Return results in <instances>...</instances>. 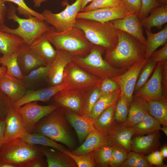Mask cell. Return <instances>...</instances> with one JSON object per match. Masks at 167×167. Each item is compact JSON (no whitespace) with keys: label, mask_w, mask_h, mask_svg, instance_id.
Returning <instances> with one entry per match:
<instances>
[{"label":"cell","mask_w":167,"mask_h":167,"mask_svg":"<svg viewBox=\"0 0 167 167\" xmlns=\"http://www.w3.org/2000/svg\"><path fill=\"white\" fill-rule=\"evenodd\" d=\"M118 42L113 48L105 50L104 59L112 66L128 69L144 60L145 45L130 34L117 29Z\"/></svg>","instance_id":"cell-1"},{"label":"cell","mask_w":167,"mask_h":167,"mask_svg":"<svg viewBox=\"0 0 167 167\" xmlns=\"http://www.w3.org/2000/svg\"><path fill=\"white\" fill-rule=\"evenodd\" d=\"M33 133L46 136L70 149L75 146L65 117V109L61 106L40 120L34 126Z\"/></svg>","instance_id":"cell-2"},{"label":"cell","mask_w":167,"mask_h":167,"mask_svg":"<svg viewBox=\"0 0 167 167\" xmlns=\"http://www.w3.org/2000/svg\"><path fill=\"white\" fill-rule=\"evenodd\" d=\"M16 11V8L11 4L7 9L6 15L8 19L18 23V27L12 29L3 24L0 25V30L19 36L29 45L37 38L54 28L45 21L35 16L20 18L17 15Z\"/></svg>","instance_id":"cell-3"},{"label":"cell","mask_w":167,"mask_h":167,"mask_svg":"<svg viewBox=\"0 0 167 167\" xmlns=\"http://www.w3.org/2000/svg\"><path fill=\"white\" fill-rule=\"evenodd\" d=\"M44 34L56 49L66 51L74 56L85 55L94 46L82 30L76 26L59 32H56L54 28Z\"/></svg>","instance_id":"cell-4"},{"label":"cell","mask_w":167,"mask_h":167,"mask_svg":"<svg viewBox=\"0 0 167 167\" xmlns=\"http://www.w3.org/2000/svg\"><path fill=\"white\" fill-rule=\"evenodd\" d=\"M75 26L82 30L88 40L94 45L106 50L113 48L117 44V29L113 27L111 21L103 23L76 19Z\"/></svg>","instance_id":"cell-5"},{"label":"cell","mask_w":167,"mask_h":167,"mask_svg":"<svg viewBox=\"0 0 167 167\" xmlns=\"http://www.w3.org/2000/svg\"><path fill=\"white\" fill-rule=\"evenodd\" d=\"M43 156L39 148L22 138L4 141L0 148V160L18 167H24L30 161Z\"/></svg>","instance_id":"cell-6"},{"label":"cell","mask_w":167,"mask_h":167,"mask_svg":"<svg viewBox=\"0 0 167 167\" xmlns=\"http://www.w3.org/2000/svg\"><path fill=\"white\" fill-rule=\"evenodd\" d=\"M105 51L101 47L94 45L85 55L74 56L72 61L89 73L100 78L117 76L127 70L116 68L110 65L102 57Z\"/></svg>","instance_id":"cell-7"},{"label":"cell","mask_w":167,"mask_h":167,"mask_svg":"<svg viewBox=\"0 0 167 167\" xmlns=\"http://www.w3.org/2000/svg\"><path fill=\"white\" fill-rule=\"evenodd\" d=\"M82 2V0H76L58 13H53L50 10L45 9L41 13L44 21L53 26L56 32H63L75 26L76 16L81 11Z\"/></svg>","instance_id":"cell-8"},{"label":"cell","mask_w":167,"mask_h":167,"mask_svg":"<svg viewBox=\"0 0 167 167\" xmlns=\"http://www.w3.org/2000/svg\"><path fill=\"white\" fill-rule=\"evenodd\" d=\"M101 79L90 74L72 61L65 69L62 81L67 84V89L85 91L96 85Z\"/></svg>","instance_id":"cell-9"},{"label":"cell","mask_w":167,"mask_h":167,"mask_svg":"<svg viewBox=\"0 0 167 167\" xmlns=\"http://www.w3.org/2000/svg\"><path fill=\"white\" fill-rule=\"evenodd\" d=\"M60 107L55 103L41 105L35 101L16 108L22 117L26 131L28 133H32L34 126L40 120Z\"/></svg>","instance_id":"cell-10"},{"label":"cell","mask_w":167,"mask_h":167,"mask_svg":"<svg viewBox=\"0 0 167 167\" xmlns=\"http://www.w3.org/2000/svg\"><path fill=\"white\" fill-rule=\"evenodd\" d=\"M148 60L139 62L122 74L110 78L118 85L120 95L126 98L129 105L133 98L134 90L140 72Z\"/></svg>","instance_id":"cell-11"},{"label":"cell","mask_w":167,"mask_h":167,"mask_svg":"<svg viewBox=\"0 0 167 167\" xmlns=\"http://www.w3.org/2000/svg\"><path fill=\"white\" fill-rule=\"evenodd\" d=\"M155 69L150 78L135 93L134 96L142 98L147 102L164 99L161 84V62L157 63Z\"/></svg>","instance_id":"cell-12"},{"label":"cell","mask_w":167,"mask_h":167,"mask_svg":"<svg viewBox=\"0 0 167 167\" xmlns=\"http://www.w3.org/2000/svg\"><path fill=\"white\" fill-rule=\"evenodd\" d=\"M129 14L121 2L119 5L116 6L79 12L77 14L76 19H90L103 23L121 19Z\"/></svg>","instance_id":"cell-13"},{"label":"cell","mask_w":167,"mask_h":167,"mask_svg":"<svg viewBox=\"0 0 167 167\" xmlns=\"http://www.w3.org/2000/svg\"><path fill=\"white\" fill-rule=\"evenodd\" d=\"M67 88L64 81L58 85L36 90H27L24 96L19 100L13 103V107L17 108L27 103L33 101L46 102L60 91Z\"/></svg>","instance_id":"cell-14"},{"label":"cell","mask_w":167,"mask_h":167,"mask_svg":"<svg viewBox=\"0 0 167 167\" xmlns=\"http://www.w3.org/2000/svg\"><path fill=\"white\" fill-rule=\"evenodd\" d=\"M17 60L24 76L40 66H50L44 58L30 48L29 45L26 43L23 44L18 51Z\"/></svg>","instance_id":"cell-15"},{"label":"cell","mask_w":167,"mask_h":167,"mask_svg":"<svg viewBox=\"0 0 167 167\" xmlns=\"http://www.w3.org/2000/svg\"><path fill=\"white\" fill-rule=\"evenodd\" d=\"M84 92L65 88L58 92L52 98L54 103L80 115Z\"/></svg>","instance_id":"cell-16"},{"label":"cell","mask_w":167,"mask_h":167,"mask_svg":"<svg viewBox=\"0 0 167 167\" xmlns=\"http://www.w3.org/2000/svg\"><path fill=\"white\" fill-rule=\"evenodd\" d=\"M57 50L56 57L50 65L47 78L50 86L57 85L62 82L65 69L68 64L72 61L74 56L66 51Z\"/></svg>","instance_id":"cell-17"},{"label":"cell","mask_w":167,"mask_h":167,"mask_svg":"<svg viewBox=\"0 0 167 167\" xmlns=\"http://www.w3.org/2000/svg\"><path fill=\"white\" fill-rule=\"evenodd\" d=\"M5 122L4 141L22 138L27 132L20 114L16 109L13 106L6 115Z\"/></svg>","instance_id":"cell-18"},{"label":"cell","mask_w":167,"mask_h":167,"mask_svg":"<svg viewBox=\"0 0 167 167\" xmlns=\"http://www.w3.org/2000/svg\"><path fill=\"white\" fill-rule=\"evenodd\" d=\"M111 21L115 28L126 32L145 45L146 39L143 35V26L137 15L129 14L123 18Z\"/></svg>","instance_id":"cell-19"},{"label":"cell","mask_w":167,"mask_h":167,"mask_svg":"<svg viewBox=\"0 0 167 167\" xmlns=\"http://www.w3.org/2000/svg\"><path fill=\"white\" fill-rule=\"evenodd\" d=\"M66 119L74 128L80 143L88 134L95 129L93 122L89 118L65 109Z\"/></svg>","instance_id":"cell-20"},{"label":"cell","mask_w":167,"mask_h":167,"mask_svg":"<svg viewBox=\"0 0 167 167\" xmlns=\"http://www.w3.org/2000/svg\"><path fill=\"white\" fill-rule=\"evenodd\" d=\"M27 90L21 80L10 76L6 73L0 78V90L12 103L21 99Z\"/></svg>","instance_id":"cell-21"},{"label":"cell","mask_w":167,"mask_h":167,"mask_svg":"<svg viewBox=\"0 0 167 167\" xmlns=\"http://www.w3.org/2000/svg\"><path fill=\"white\" fill-rule=\"evenodd\" d=\"M135 134L133 127H128L123 124H115L107 135L111 146H118L129 152L131 149L132 138Z\"/></svg>","instance_id":"cell-22"},{"label":"cell","mask_w":167,"mask_h":167,"mask_svg":"<svg viewBox=\"0 0 167 167\" xmlns=\"http://www.w3.org/2000/svg\"><path fill=\"white\" fill-rule=\"evenodd\" d=\"M108 145H111L108 137L95 129L88 134L80 146L70 152L75 155H83L101 147Z\"/></svg>","instance_id":"cell-23"},{"label":"cell","mask_w":167,"mask_h":167,"mask_svg":"<svg viewBox=\"0 0 167 167\" xmlns=\"http://www.w3.org/2000/svg\"><path fill=\"white\" fill-rule=\"evenodd\" d=\"M39 148L46 158L48 167H77L74 161L68 155L56 149L41 145Z\"/></svg>","instance_id":"cell-24"},{"label":"cell","mask_w":167,"mask_h":167,"mask_svg":"<svg viewBox=\"0 0 167 167\" xmlns=\"http://www.w3.org/2000/svg\"><path fill=\"white\" fill-rule=\"evenodd\" d=\"M130 106L127 118L123 124L128 127H133L148 113V103L144 99L134 96Z\"/></svg>","instance_id":"cell-25"},{"label":"cell","mask_w":167,"mask_h":167,"mask_svg":"<svg viewBox=\"0 0 167 167\" xmlns=\"http://www.w3.org/2000/svg\"><path fill=\"white\" fill-rule=\"evenodd\" d=\"M159 138V131L146 136L136 137L131 140V149L139 153L152 152L158 147Z\"/></svg>","instance_id":"cell-26"},{"label":"cell","mask_w":167,"mask_h":167,"mask_svg":"<svg viewBox=\"0 0 167 167\" xmlns=\"http://www.w3.org/2000/svg\"><path fill=\"white\" fill-rule=\"evenodd\" d=\"M51 44L44 34L36 39L30 46L50 65L56 58L57 53V49H54Z\"/></svg>","instance_id":"cell-27"},{"label":"cell","mask_w":167,"mask_h":167,"mask_svg":"<svg viewBox=\"0 0 167 167\" xmlns=\"http://www.w3.org/2000/svg\"><path fill=\"white\" fill-rule=\"evenodd\" d=\"M147 39L145 44V59L148 60L155 50L167 42V25L160 31L153 33L151 30L145 29Z\"/></svg>","instance_id":"cell-28"},{"label":"cell","mask_w":167,"mask_h":167,"mask_svg":"<svg viewBox=\"0 0 167 167\" xmlns=\"http://www.w3.org/2000/svg\"><path fill=\"white\" fill-rule=\"evenodd\" d=\"M151 14L140 20L142 26L145 29L151 30L155 27L162 28L163 25L167 22V5H161L152 9Z\"/></svg>","instance_id":"cell-29"},{"label":"cell","mask_w":167,"mask_h":167,"mask_svg":"<svg viewBox=\"0 0 167 167\" xmlns=\"http://www.w3.org/2000/svg\"><path fill=\"white\" fill-rule=\"evenodd\" d=\"M117 101L104 110L93 122L95 129L104 135H107L115 124L114 113Z\"/></svg>","instance_id":"cell-30"},{"label":"cell","mask_w":167,"mask_h":167,"mask_svg":"<svg viewBox=\"0 0 167 167\" xmlns=\"http://www.w3.org/2000/svg\"><path fill=\"white\" fill-rule=\"evenodd\" d=\"M24 43L19 36L0 30V54L2 55L18 52Z\"/></svg>","instance_id":"cell-31"},{"label":"cell","mask_w":167,"mask_h":167,"mask_svg":"<svg viewBox=\"0 0 167 167\" xmlns=\"http://www.w3.org/2000/svg\"><path fill=\"white\" fill-rule=\"evenodd\" d=\"M120 94V88L111 93L100 95L92 109L90 119L94 122L105 109L117 101Z\"/></svg>","instance_id":"cell-32"},{"label":"cell","mask_w":167,"mask_h":167,"mask_svg":"<svg viewBox=\"0 0 167 167\" xmlns=\"http://www.w3.org/2000/svg\"><path fill=\"white\" fill-rule=\"evenodd\" d=\"M22 138L30 144L51 148L66 154L69 151L65 147L58 143L56 141L41 134L27 132Z\"/></svg>","instance_id":"cell-33"},{"label":"cell","mask_w":167,"mask_h":167,"mask_svg":"<svg viewBox=\"0 0 167 167\" xmlns=\"http://www.w3.org/2000/svg\"><path fill=\"white\" fill-rule=\"evenodd\" d=\"M149 114L163 126H167V101L163 99L148 102Z\"/></svg>","instance_id":"cell-34"},{"label":"cell","mask_w":167,"mask_h":167,"mask_svg":"<svg viewBox=\"0 0 167 167\" xmlns=\"http://www.w3.org/2000/svg\"><path fill=\"white\" fill-rule=\"evenodd\" d=\"M100 96L97 85L84 92L80 111V115L90 119L93 108Z\"/></svg>","instance_id":"cell-35"},{"label":"cell","mask_w":167,"mask_h":167,"mask_svg":"<svg viewBox=\"0 0 167 167\" xmlns=\"http://www.w3.org/2000/svg\"><path fill=\"white\" fill-rule=\"evenodd\" d=\"M18 53V52H16L9 54L2 55L1 57L0 63L1 66L6 67V73L7 74L22 80L24 75L17 62Z\"/></svg>","instance_id":"cell-36"},{"label":"cell","mask_w":167,"mask_h":167,"mask_svg":"<svg viewBox=\"0 0 167 167\" xmlns=\"http://www.w3.org/2000/svg\"><path fill=\"white\" fill-rule=\"evenodd\" d=\"M160 124L149 113L134 126L135 134L142 135L151 134L160 130Z\"/></svg>","instance_id":"cell-37"},{"label":"cell","mask_w":167,"mask_h":167,"mask_svg":"<svg viewBox=\"0 0 167 167\" xmlns=\"http://www.w3.org/2000/svg\"><path fill=\"white\" fill-rule=\"evenodd\" d=\"M112 146L108 145L101 147L91 152L93 161L96 166L107 167L110 165Z\"/></svg>","instance_id":"cell-38"},{"label":"cell","mask_w":167,"mask_h":167,"mask_svg":"<svg viewBox=\"0 0 167 167\" xmlns=\"http://www.w3.org/2000/svg\"><path fill=\"white\" fill-rule=\"evenodd\" d=\"M50 68V66H40L24 75L22 81L26 88L31 86L42 79L47 78Z\"/></svg>","instance_id":"cell-39"},{"label":"cell","mask_w":167,"mask_h":167,"mask_svg":"<svg viewBox=\"0 0 167 167\" xmlns=\"http://www.w3.org/2000/svg\"><path fill=\"white\" fill-rule=\"evenodd\" d=\"M129 106L125 96L120 94L115 107L114 113V120L117 122L123 124L126 121Z\"/></svg>","instance_id":"cell-40"},{"label":"cell","mask_w":167,"mask_h":167,"mask_svg":"<svg viewBox=\"0 0 167 167\" xmlns=\"http://www.w3.org/2000/svg\"><path fill=\"white\" fill-rule=\"evenodd\" d=\"M157 63L151 57L148 59L140 72L134 88V93L147 81Z\"/></svg>","instance_id":"cell-41"},{"label":"cell","mask_w":167,"mask_h":167,"mask_svg":"<svg viewBox=\"0 0 167 167\" xmlns=\"http://www.w3.org/2000/svg\"><path fill=\"white\" fill-rule=\"evenodd\" d=\"M151 165L146 160L143 154L130 152L127 159L121 167H150Z\"/></svg>","instance_id":"cell-42"},{"label":"cell","mask_w":167,"mask_h":167,"mask_svg":"<svg viewBox=\"0 0 167 167\" xmlns=\"http://www.w3.org/2000/svg\"><path fill=\"white\" fill-rule=\"evenodd\" d=\"M5 2H9L16 4L17 11L19 15L24 17L28 18L31 16L36 17L38 19L44 21V17L41 13H39L29 7L24 2V0H3Z\"/></svg>","instance_id":"cell-43"},{"label":"cell","mask_w":167,"mask_h":167,"mask_svg":"<svg viewBox=\"0 0 167 167\" xmlns=\"http://www.w3.org/2000/svg\"><path fill=\"white\" fill-rule=\"evenodd\" d=\"M111 159L109 166L112 167H120L127 159L128 154L120 147L112 146Z\"/></svg>","instance_id":"cell-44"},{"label":"cell","mask_w":167,"mask_h":167,"mask_svg":"<svg viewBox=\"0 0 167 167\" xmlns=\"http://www.w3.org/2000/svg\"><path fill=\"white\" fill-rule=\"evenodd\" d=\"M97 86L100 96L111 93L119 88L118 84L110 78H101Z\"/></svg>","instance_id":"cell-45"},{"label":"cell","mask_w":167,"mask_h":167,"mask_svg":"<svg viewBox=\"0 0 167 167\" xmlns=\"http://www.w3.org/2000/svg\"><path fill=\"white\" fill-rule=\"evenodd\" d=\"M66 154L74 161L78 167L96 166L93 161L91 152L83 155H77L71 153L68 151Z\"/></svg>","instance_id":"cell-46"},{"label":"cell","mask_w":167,"mask_h":167,"mask_svg":"<svg viewBox=\"0 0 167 167\" xmlns=\"http://www.w3.org/2000/svg\"><path fill=\"white\" fill-rule=\"evenodd\" d=\"M121 3V0H93L86 6L82 11H89L97 8L116 6Z\"/></svg>","instance_id":"cell-47"},{"label":"cell","mask_w":167,"mask_h":167,"mask_svg":"<svg viewBox=\"0 0 167 167\" xmlns=\"http://www.w3.org/2000/svg\"><path fill=\"white\" fill-rule=\"evenodd\" d=\"M141 2L140 10L137 16L140 20L147 16L152 9L161 5L156 0H141Z\"/></svg>","instance_id":"cell-48"},{"label":"cell","mask_w":167,"mask_h":167,"mask_svg":"<svg viewBox=\"0 0 167 167\" xmlns=\"http://www.w3.org/2000/svg\"><path fill=\"white\" fill-rule=\"evenodd\" d=\"M121 1L130 14L138 16L141 7V0H121Z\"/></svg>","instance_id":"cell-49"},{"label":"cell","mask_w":167,"mask_h":167,"mask_svg":"<svg viewBox=\"0 0 167 167\" xmlns=\"http://www.w3.org/2000/svg\"><path fill=\"white\" fill-rule=\"evenodd\" d=\"M12 102L0 90V118L5 117L12 106Z\"/></svg>","instance_id":"cell-50"},{"label":"cell","mask_w":167,"mask_h":167,"mask_svg":"<svg viewBox=\"0 0 167 167\" xmlns=\"http://www.w3.org/2000/svg\"><path fill=\"white\" fill-rule=\"evenodd\" d=\"M145 158L151 165L161 166L163 165V157L160 152L158 151L152 152Z\"/></svg>","instance_id":"cell-51"},{"label":"cell","mask_w":167,"mask_h":167,"mask_svg":"<svg viewBox=\"0 0 167 167\" xmlns=\"http://www.w3.org/2000/svg\"><path fill=\"white\" fill-rule=\"evenodd\" d=\"M162 65L161 84L164 99H167V60L161 62Z\"/></svg>","instance_id":"cell-52"},{"label":"cell","mask_w":167,"mask_h":167,"mask_svg":"<svg viewBox=\"0 0 167 167\" xmlns=\"http://www.w3.org/2000/svg\"><path fill=\"white\" fill-rule=\"evenodd\" d=\"M151 57L157 63L167 60V44L159 50L154 52Z\"/></svg>","instance_id":"cell-53"},{"label":"cell","mask_w":167,"mask_h":167,"mask_svg":"<svg viewBox=\"0 0 167 167\" xmlns=\"http://www.w3.org/2000/svg\"><path fill=\"white\" fill-rule=\"evenodd\" d=\"M43 156L35 158L27 163L24 167H44L47 165L43 159Z\"/></svg>","instance_id":"cell-54"},{"label":"cell","mask_w":167,"mask_h":167,"mask_svg":"<svg viewBox=\"0 0 167 167\" xmlns=\"http://www.w3.org/2000/svg\"><path fill=\"white\" fill-rule=\"evenodd\" d=\"M5 3L3 0H0V25L4 24L6 15L7 8Z\"/></svg>","instance_id":"cell-55"},{"label":"cell","mask_w":167,"mask_h":167,"mask_svg":"<svg viewBox=\"0 0 167 167\" xmlns=\"http://www.w3.org/2000/svg\"><path fill=\"white\" fill-rule=\"evenodd\" d=\"M5 127V117L0 118V148L4 141Z\"/></svg>","instance_id":"cell-56"},{"label":"cell","mask_w":167,"mask_h":167,"mask_svg":"<svg viewBox=\"0 0 167 167\" xmlns=\"http://www.w3.org/2000/svg\"><path fill=\"white\" fill-rule=\"evenodd\" d=\"M0 167H18L14 164L0 160Z\"/></svg>","instance_id":"cell-57"},{"label":"cell","mask_w":167,"mask_h":167,"mask_svg":"<svg viewBox=\"0 0 167 167\" xmlns=\"http://www.w3.org/2000/svg\"><path fill=\"white\" fill-rule=\"evenodd\" d=\"M48 0H33V2L34 3V6L35 7H39L41 3Z\"/></svg>","instance_id":"cell-58"},{"label":"cell","mask_w":167,"mask_h":167,"mask_svg":"<svg viewBox=\"0 0 167 167\" xmlns=\"http://www.w3.org/2000/svg\"><path fill=\"white\" fill-rule=\"evenodd\" d=\"M163 158L167 157V146H165L161 149L160 152Z\"/></svg>","instance_id":"cell-59"},{"label":"cell","mask_w":167,"mask_h":167,"mask_svg":"<svg viewBox=\"0 0 167 167\" xmlns=\"http://www.w3.org/2000/svg\"><path fill=\"white\" fill-rule=\"evenodd\" d=\"M93 0H82L81 4V11H82L84 8L87 5V4L91 2Z\"/></svg>","instance_id":"cell-60"},{"label":"cell","mask_w":167,"mask_h":167,"mask_svg":"<svg viewBox=\"0 0 167 167\" xmlns=\"http://www.w3.org/2000/svg\"><path fill=\"white\" fill-rule=\"evenodd\" d=\"M6 69L5 66H0V78L6 72Z\"/></svg>","instance_id":"cell-61"},{"label":"cell","mask_w":167,"mask_h":167,"mask_svg":"<svg viewBox=\"0 0 167 167\" xmlns=\"http://www.w3.org/2000/svg\"><path fill=\"white\" fill-rule=\"evenodd\" d=\"M161 5H167V0H156Z\"/></svg>","instance_id":"cell-62"},{"label":"cell","mask_w":167,"mask_h":167,"mask_svg":"<svg viewBox=\"0 0 167 167\" xmlns=\"http://www.w3.org/2000/svg\"><path fill=\"white\" fill-rule=\"evenodd\" d=\"M160 130H161L167 136V128L166 126H164L163 127L161 128Z\"/></svg>","instance_id":"cell-63"},{"label":"cell","mask_w":167,"mask_h":167,"mask_svg":"<svg viewBox=\"0 0 167 167\" xmlns=\"http://www.w3.org/2000/svg\"><path fill=\"white\" fill-rule=\"evenodd\" d=\"M1 57V56H0V65H1V63H0Z\"/></svg>","instance_id":"cell-64"}]
</instances>
